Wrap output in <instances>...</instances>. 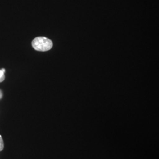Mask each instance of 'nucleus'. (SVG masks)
<instances>
[{"label": "nucleus", "instance_id": "obj_1", "mask_svg": "<svg viewBox=\"0 0 159 159\" xmlns=\"http://www.w3.org/2000/svg\"><path fill=\"white\" fill-rule=\"evenodd\" d=\"M52 41L44 37H37L32 41V47L36 51H48L52 47Z\"/></svg>", "mask_w": 159, "mask_h": 159}, {"label": "nucleus", "instance_id": "obj_2", "mask_svg": "<svg viewBox=\"0 0 159 159\" xmlns=\"http://www.w3.org/2000/svg\"><path fill=\"white\" fill-rule=\"evenodd\" d=\"M5 72H6V70L4 68H2L0 70V83L4 81L5 80Z\"/></svg>", "mask_w": 159, "mask_h": 159}, {"label": "nucleus", "instance_id": "obj_3", "mask_svg": "<svg viewBox=\"0 0 159 159\" xmlns=\"http://www.w3.org/2000/svg\"><path fill=\"white\" fill-rule=\"evenodd\" d=\"M4 148V143L2 139V137L0 135V152L2 151Z\"/></svg>", "mask_w": 159, "mask_h": 159}, {"label": "nucleus", "instance_id": "obj_4", "mask_svg": "<svg viewBox=\"0 0 159 159\" xmlns=\"http://www.w3.org/2000/svg\"><path fill=\"white\" fill-rule=\"evenodd\" d=\"M2 92H1V91L0 90V98H2Z\"/></svg>", "mask_w": 159, "mask_h": 159}]
</instances>
